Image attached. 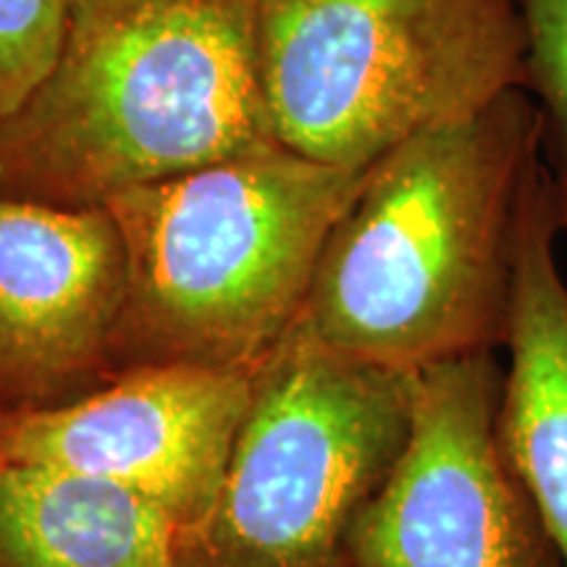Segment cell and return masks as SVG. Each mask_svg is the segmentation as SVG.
<instances>
[{
  "label": "cell",
  "mask_w": 567,
  "mask_h": 567,
  "mask_svg": "<svg viewBox=\"0 0 567 567\" xmlns=\"http://www.w3.org/2000/svg\"><path fill=\"white\" fill-rule=\"evenodd\" d=\"M252 379L255 365L130 368L66 405L0 415V465L109 481L193 530L224 481Z\"/></svg>",
  "instance_id": "7"
},
{
  "label": "cell",
  "mask_w": 567,
  "mask_h": 567,
  "mask_svg": "<svg viewBox=\"0 0 567 567\" xmlns=\"http://www.w3.org/2000/svg\"><path fill=\"white\" fill-rule=\"evenodd\" d=\"M557 187V205H559V226H563V234L567 237V182L555 179Z\"/></svg>",
  "instance_id": "13"
},
{
  "label": "cell",
  "mask_w": 567,
  "mask_h": 567,
  "mask_svg": "<svg viewBox=\"0 0 567 567\" xmlns=\"http://www.w3.org/2000/svg\"><path fill=\"white\" fill-rule=\"evenodd\" d=\"M559 237L555 176L542 158L517 234L499 429L567 567V281L557 260Z\"/></svg>",
  "instance_id": "9"
},
{
  "label": "cell",
  "mask_w": 567,
  "mask_h": 567,
  "mask_svg": "<svg viewBox=\"0 0 567 567\" xmlns=\"http://www.w3.org/2000/svg\"><path fill=\"white\" fill-rule=\"evenodd\" d=\"M528 30L526 90L542 124V151L567 182V0H520Z\"/></svg>",
  "instance_id": "11"
},
{
  "label": "cell",
  "mask_w": 567,
  "mask_h": 567,
  "mask_svg": "<svg viewBox=\"0 0 567 567\" xmlns=\"http://www.w3.org/2000/svg\"><path fill=\"white\" fill-rule=\"evenodd\" d=\"M126 287L124 237L105 205L0 195V415L109 384Z\"/></svg>",
  "instance_id": "8"
},
{
  "label": "cell",
  "mask_w": 567,
  "mask_h": 567,
  "mask_svg": "<svg viewBox=\"0 0 567 567\" xmlns=\"http://www.w3.org/2000/svg\"><path fill=\"white\" fill-rule=\"evenodd\" d=\"M365 172L271 145L105 200L130 264L116 375L258 365L300 321L329 231Z\"/></svg>",
  "instance_id": "3"
},
{
  "label": "cell",
  "mask_w": 567,
  "mask_h": 567,
  "mask_svg": "<svg viewBox=\"0 0 567 567\" xmlns=\"http://www.w3.org/2000/svg\"><path fill=\"white\" fill-rule=\"evenodd\" d=\"M542 158L526 90L396 145L329 231L300 321L342 358L402 373L505 352Z\"/></svg>",
  "instance_id": "1"
},
{
  "label": "cell",
  "mask_w": 567,
  "mask_h": 567,
  "mask_svg": "<svg viewBox=\"0 0 567 567\" xmlns=\"http://www.w3.org/2000/svg\"><path fill=\"white\" fill-rule=\"evenodd\" d=\"M505 373L502 352L413 373L408 444L354 520L347 567H565L502 442Z\"/></svg>",
  "instance_id": "6"
},
{
  "label": "cell",
  "mask_w": 567,
  "mask_h": 567,
  "mask_svg": "<svg viewBox=\"0 0 567 567\" xmlns=\"http://www.w3.org/2000/svg\"><path fill=\"white\" fill-rule=\"evenodd\" d=\"M271 145L260 0H71L59 59L0 122V195L90 208Z\"/></svg>",
  "instance_id": "2"
},
{
  "label": "cell",
  "mask_w": 567,
  "mask_h": 567,
  "mask_svg": "<svg viewBox=\"0 0 567 567\" xmlns=\"http://www.w3.org/2000/svg\"><path fill=\"white\" fill-rule=\"evenodd\" d=\"M413 425V373L354 363L302 321L255 365L252 394L184 567H347L358 515Z\"/></svg>",
  "instance_id": "5"
},
{
  "label": "cell",
  "mask_w": 567,
  "mask_h": 567,
  "mask_svg": "<svg viewBox=\"0 0 567 567\" xmlns=\"http://www.w3.org/2000/svg\"><path fill=\"white\" fill-rule=\"evenodd\" d=\"M520 0H260L276 140L365 172L425 130L526 87Z\"/></svg>",
  "instance_id": "4"
},
{
  "label": "cell",
  "mask_w": 567,
  "mask_h": 567,
  "mask_svg": "<svg viewBox=\"0 0 567 567\" xmlns=\"http://www.w3.org/2000/svg\"><path fill=\"white\" fill-rule=\"evenodd\" d=\"M71 0H0V122L17 113L59 59Z\"/></svg>",
  "instance_id": "12"
},
{
  "label": "cell",
  "mask_w": 567,
  "mask_h": 567,
  "mask_svg": "<svg viewBox=\"0 0 567 567\" xmlns=\"http://www.w3.org/2000/svg\"><path fill=\"white\" fill-rule=\"evenodd\" d=\"M184 534L124 486L0 465V567H184Z\"/></svg>",
  "instance_id": "10"
}]
</instances>
